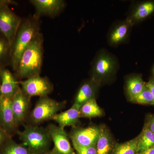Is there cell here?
I'll use <instances>...</instances> for the list:
<instances>
[{"mask_svg":"<svg viewBox=\"0 0 154 154\" xmlns=\"http://www.w3.org/2000/svg\"><path fill=\"white\" fill-rule=\"evenodd\" d=\"M43 37L40 32L32 38L22 54L17 72L22 78L39 75L42 65Z\"/></svg>","mask_w":154,"mask_h":154,"instance_id":"cell-1","label":"cell"},{"mask_svg":"<svg viewBox=\"0 0 154 154\" xmlns=\"http://www.w3.org/2000/svg\"><path fill=\"white\" fill-rule=\"evenodd\" d=\"M17 133L22 144L32 154H44L49 148L51 140L47 129L28 125L22 131H17Z\"/></svg>","mask_w":154,"mask_h":154,"instance_id":"cell-2","label":"cell"},{"mask_svg":"<svg viewBox=\"0 0 154 154\" xmlns=\"http://www.w3.org/2000/svg\"><path fill=\"white\" fill-rule=\"evenodd\" d=\"M38 32V25L35 21L27 19L22 22L11 48L12 63L14 70L17 71L23 52Z\"/></svg>","mask_w":154,"mask_h":154,"instance_id":"cell-3","label":"cell"},{"mask_svg":"<svg viewBox=\"0 0 154 154\" xmlns=\"http://www.w3.org/2000/svg\"><path fill=\"white\" fill-rule=\"evenodd\" d=\"M92 79L99 84L115 75L119 67L117 58L106 50L96 54L92 64Z\"/></svg>","mask_w":154,"mask_h":154,"instance_id":"cell-4","label":"cell"},{"mask_svg":"<svg viewBox=\"0 0 154 154\" xmlns=\"http://www.w3.org/2000/svg\"><path fill=\"white\" fill-rule=\"evenodd\" d=\"M11 1H0V33H2L11 48L18 30L22 23V19L9 8Z\"/></svg>","mask_w":154,"mask_h":154,"instance_id":"cell-5","label":"cell"},{"mask_svg":"<svg viewBox=\"0 0 154 154\" xmlns=\"http://www.w3.org/2000/svg\"><path fill=\"white\" fill-rule=\"evenodd\" d=\"M63 105L62 103L48 96L40 97L31 112V120L37 124L52 119L61 109Z\"/></svg>","mask_w":154,"mask_h":154,"instance_id":"cell-6","label":"cell"},{"mask_svg":"<svg viewBox=\"0 0 154 154\" xmlns=\"http://www.w3.org/2000/svg\"><path fill=\"white\" fill-rule=\"evenodd\" d=\"M22 92L30 98L48 96L53 91L52 84L47 78L36 75L19 82Z\"/></svg>","mask_w":154,"mask_h":154,"instance_id":"cell-7","label":"cell"},{"mask_svg":"<svg viewBox=\"0 0 154 154\" xmlns=\"http://www.w3.org/2000/svg\"><path fill=\"white\" fill-rule=\"evenodd\" d=\"M47 130L54 144L52 152L54 154H75L64 129L51 124Z\"/></svg>","mask_w":154,"mask_h":154,"instance_id":"cell-8","label":"cell"},{"mask_svg":"<svg viewBox=\"0 0 154 154\" xmlns=\"http://www.w3.org/2000/svg\"><path fill=\"white\" fill-rule=\"evenodd\" d=\"M99 132L100 128L96 126L75 129L70 136L73 145L82 147L96 146Z\"/></svg>","mask_w":154,"mask_h":154,"instance_id":"cell-9","label":"cell"},{"mask_svg":"<svg viewBox=\"0 0 154 154\" xmlns=\"http://www.w3.org/2000/svg\"><path fill=\"white\" fill-rule=\"evenodd\" d=\"M0 126L10 136L17 126L11 107V99L2 96L0 101Z\"/></svg>","mask_w":154,"mask_h":154,"instance_id":"cell-10","label":"cell"},{"mask_svg":"<svg viewBox=\"0 0 154 154\" xmlns=\"http://www.w3.org/2000/svg\"><path fill=\"white\" fill-rule=\"evenodd\" d=\"M30 2L36 9V16L54 17L60 13L66 6L63 0H31Z\"/></svg>","mask_w":154,"mask_h":154,"instance_id":"cell-11","label":"cell"},{"mask_svg":"<svg viewBox=\"0 0 154 154\" xmlns=\"http://www.w3.org/2000/svg\"><path fill=\"white\" fill-rule=\"evenodd\" d=\"M30 98L21 89L11 99V107L17 126L24 121L28 112Z\"/></svg>","mask_w":154,"mask_h":154,"instance_id":"cell-12","label":"cell"},{"mask_svg":"<svg viewBox=\"0 0 154 154\" xmlns=\"http://www.w3.org/2000/svg\"><path fill=\"white\" fill-rule=\"evenodd\" d=\"M133 26L127 19L114 25L107 36L109 44L111 46H116L124 42L129 36Z\"/></svg>","mask_w":154,"mask_h":154,"instance_id":"cell-13","label":"cell"},{"mask_svg":"<svg viewBox=\"0 0 154 154\" xmlns=\"http://www.w3.org/2000/svg\"><path fill=\"white\" fill-rule=\"evenodd\" d=\"M1 75L0 94L3 97L11 99L21 89L19 82L8 69L2 68Z\"/></svg>","mask_w":154,"mask_h":154,"instance_id":"cell-14","label":"cell"},{"mask_svg":"<svg viewBox=\"0 0 154 154\" xmlns=\"http://www.w3.org/2000/svg\"><path fill=\"white\" fill-rule=\"evenodd\" d=\"M154 12V1H146L134 6L126 19L134 25L146 19Z\"/></svg>","mask_w":154,"mask_h":154,"instance_id":"cell-15","label":"cell"},{"mask_svg":"<svg viewBox=\"0 0 154 154\" xmlns=\"http://www.w3.org/2000/svg\"><path fill=\"white\" fill-rule=\"evenodd\" d=\"M81 106L74 104L68 110L57 113L52 119L58 124V126L64 129L66 127L74 126L79 122L80 109Z\"/></svg>","mask_w":154,"mask_h":154,"instance_id":"cell-16","label":"cell"},{"mask_svg":"<svg viewBox=\"0 0 154 154\" xmlns=\"http://www.w3.org/2000/svg\"><path fill=\"white\" fill-rule=\"evenodd\" d=\"M99 84L94 80L88 81L81 86L75 99V104L82 106L89 100L94 99Z\"/></svg>","mask_w":154,"mask_h":154,"instance_id":"cell-17","label":"cell"},{"mask_svg":"<svg viewBox=\"0 0 154 154\" xmlns=\"http://www.w3.org/2000/svg\"><path fill=\"white\" fill-rule=\"evenodd\" d=\"M146 84L140 75H131L127 78L125 82V91L130 100L143 91Z\"/></svg>","mask_w":154,"mask_h":154,"instance_id":"cell-18","label":"cell"},{"mask_svg":"<svg viewBox=\"0 0 154 154\" xmlns=\"http://www.w3.org/2000/svg\"><path fill=\"white\" fill-rule=\"evenodd\" d=\"M112 146L110 134L104 127L100 128L99 138L96 143L97 154H108Z\"/></svg>","mask_w":154,"mask_h":154,"instance_id":"cell-19","label":"cell"},{"mask_svg":"<svg viewBox=\"0 0 154 154\" xmlns=\"http://www.w3.org/2000/svg\"><path fill=\"white\" fill-rule=\"evenodd\" d=\"M102 115V110L99 107L95 98L85 102L80 108V118H92L100 116Z\"/></svg>","mask_w":154,"mask_h":154,"instance_id":"cell-20","label":"cell"},{"mask_svg":"<svg viewBox=\"0 0 154 154\" xmlns=\"http://www.w3.org/2000/svg\"><path fill=\"white\" fill-rule=\"evenodd\" d=\"M0 154H32L22 144L17 143L11 137L9 138L0 149Z\"/></svg>","mask_w":154,"mask_h":154,"instance_id":"cell-21","label":"cell"},{"mask_svg":"<svg viewBox=\"0 0 154 154\" xmlns=\"http://www.w3.org/2000/svg\"><path fill=\"white\" fill-rule=\"evenodd\" d=\"M137 138V153L143 151L154 146V133L145 127Z\"/></svg>","mask_w":154,"mask_h":154,"instance_id":"cell-22","label":"cell"},{"mask_svg":"<svg viewBox=\"0 0 154 154\" xmlns=\"http://www.w3.org/2000/svg\"><path fill=\"white\" fill-rule=\"evenodd\" d=\"M137 150V138L116 146L113 154H136Z\"/></svg>","mask_w":154,"mask_h":154,"instance_id":"cell-23","label":"cell"},{"mask_svg":"<svg viewBox=\"0 0 154 154\" xmlns=\"http://www.w3.org/2000/svg\"><path fill=\"white\" fill-rule=\"evenodd\" d=\"M133 103L141 105H154V99L151 92L146 87L140 94L131 99Z\"/></svg>","mask_w":154,"mask_h":154,"instance_id":"cell-24","label":"cell"},{"mask_svg":"<svg viewBox=\"0 0 154 154\" xmlns=\"http://www.w3.org/2000/svg\"><path fill=\"white\" fill-rule=\"evenodd\" d=\"M9 51L11 52V48L8 42L6 39L0 37V60L5 59Z\"/></svg>","mask_w":154,"mask_h":154,"instance_id":"cell-25","label":"cell"},{"mask_svg":"<svg viewBox=\"0 0 154 154\" xmlns=\"http://www.w3.org/2000/svg\"><path fill=\"white\" fill-rule=\"evenodd\" d=\"M78 154H97L96 146L82 147L73 145Z\"/></svg>","mask_w":154,"mask_h":154,"instance_id":"cell-26","label":"cell"},{"mask_svg":"<svg viewBox=\"0 0 154 154\" xmlns=\"http://www.w3.org/2000/svg\"><path fill=\"white\" fill-rule=\"evenodd\" d=\"M144 127L154 133V115L149 116Z\"/></svg>","mask_w":154,"mask_h":154,"instance_id":"cell-27","label":"cell"},{"mask_svg":"<svg viewBox=\"0 0 154 154\" xmlns=\"http://www.w3.org/2000/svg\"><path fill=\"white\" fill-rule=\"evenodd\" d=\"M11 137V136L9 135L7 132L0 126V149L6 141Z\"/></svg>","mask_w":154,"mask_h":154,"instance_id":"cell-28","label":"cell"},{"mask_svg":"<svg viewBox=\"0 0 154 154\" xmlns=\"http://www.w3.org/2000/svg\"><path fill=\"white\" fill-rule=\"evenodd\" d=\"M146 86L151 92L154 99V77L151 78L146 83Z\"/></svg>","mask_w":154,"mask_h":154,"instance_id":"cell-29","label":"cell"},{"mask_svg":"<svg viewBox=\"0 0 154 154\" xmlns=\"http://www.w3.org/2000/svg\"><path fill=\"white\" fill-rule=\"evenodd\" d=\"M136 154H154V146L145 150L143 151L139 152Z\"/></svg>","mask_w":154,"mask_h":154,"instance_id":"cell-30","label":"cell"},{"mask_svg":"<svg viewBox=\"0 0 154 154\" xmlns=\"http://www.w3.org/2000/svg\"><path fill=\"white\" fill-rule=\"evenodd\" d=\"M1 71H2V68L0 67V85L1 83V79H2V75H1Z\"/></svg>","mask_w":154,"mask_h":154,"instance_id":"cell-31","label":"cell"},{"mask_svg":"<svg viewBox=\"0 0 154 154\" xmlns=\"http://www.w3.org/2000/svg\"><path fill=\"white\" fill-rule=\"evenodd\" d=\"M44 154H54L52 152H51L47 153H45Z\"/></svg>","mask_w":154,"mask_h":154,"instance_id":"cell-32","label":"cell"},{"mask_svg":"<svg viewBox=\"0 0 154 154\" xmlns=\"http://www.w3.org/2000/svg\"><path fill=\"white\" fill-rule=\"evenodd\" d=\"M1 97H2V96H1V94H0V101H1Z\"/></svg>","mask_w":154,"mask_h":154,"instance_id":"cell-33","label":"cell"},{"mask_svg":"<svg viewBox=\"0 0 154 154\" xmlns=\"http://www.w3.org/2000/svg\"><path fill=\"white\" fill-rule=\"evenodd\" d=\"M153 74H154V67L153 68Z\"/></svg>","mask_w":154,"mask_h":154,"instance_id":"cell-34","label":"cell"}]
</instances>
